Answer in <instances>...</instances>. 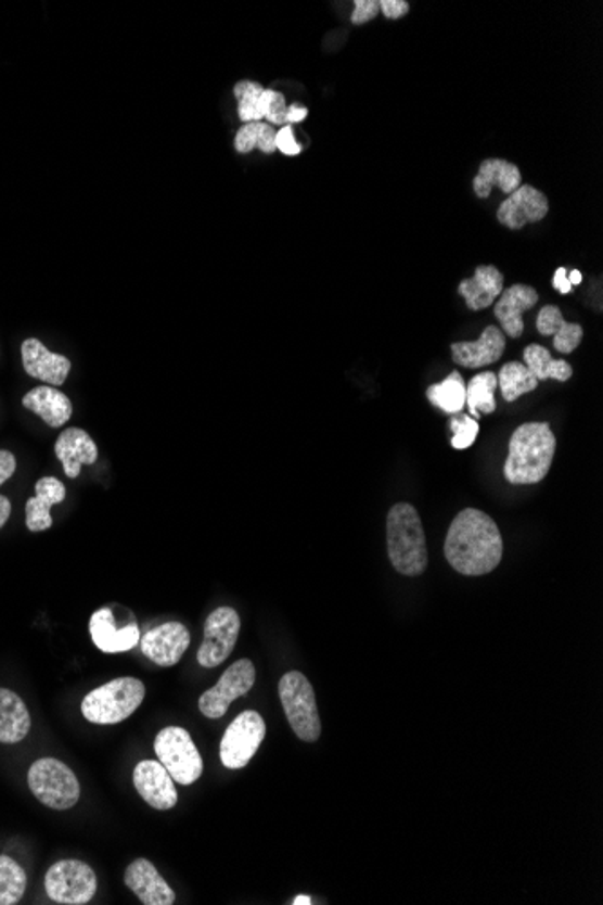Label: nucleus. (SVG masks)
Returning <instances> with one entry per match:
<instances>
[{
    "mask_svg": "<svg viewBox=\"0 0 603 905\" xmlns=\"http://www.w3.org/2000/svg\"><path fill=\"white\" fill-rule=\"evenodd\" d=\"M445 557L461 575L480 577L493 572L502 559V535L496 521L475 508L459 512L448 528Z\"/></svg>",
    "mask_w": 603,
    "mask_h": 905,
    "instance_id": "f257e3e1",
    "label": "nucleus"
},
{
    "mask_svg": "<svg viewBox=\"0 0 603 905\" xmlns=\"http://www.w3.org/2000/svg\"><path fill=\"white\" fill-rule=\"evenodd\" d=\"M556 439L550 423H524L513 432L504 475L512 485H535L544 480L555 458Z\"/></svg>",
    "mask_w": 603,
    "mask_h": 905,
    "instance_id": "f03ea898",
    "label": "nucleus"
},
{
    "mask_svg": "<svg viewBox=\"0 0 603 905\" xmlns=\"http://www.w3.org/2000/svg\"><path fill=\"white\" fill-rule=\"evenodd\" d=\"M388 559L405 577H418L428 566V550L420 513L409 502H398L387 515Z\"/></svg>",
    "mask_w": 603,
    "mask_h": 905,
    "instance_id": "7ed1b4c3",
    "label": "nucleus"
},
{
    "mask_svg": "<svg viewBox=\"0 0 603 905\" xmlns=\"http://www.w3.org/2000/svg\"><path fill=\"white\" fill-rule=\"evenodd\" d=\"M146 689L138 678H116L91 690L81 701V714L97 725H116L132 716L145 700Z\"/></svg>",
    "mask_w": 603,
    "mask_h": 905,
    "instance_id": "20e7f679",
    "label": "nucleus"
},
{
    "mask_svg": "<svg viewBox=\"0 0 603 905\" xmlns=\"http://www.w3.org/2000/svg\"><path fill=\"white\" fill-rule=\"evenodd\" d=\"M279 696L293 732L306 743H315L322 734L317 698L309 679L298 671H290L279 681Z\"/></svg>",
    "mask_w": 603,
    "mask_h": 905,
    "instance_id": "39448f33",
    "label": "nucleus"
},
{
    "mask_svg": "<svg viewBox=\"0 0 603 905\" xmlns=\"http://www.w3.org/2000/svg\"><path fill=\"white\" fill-rule=\"evenodd\" d=\"M33 795L48 808L69 810L80 799V782L69 766L54 757L35 761L27 772Z\"/></svg>",
    "mask_w": 603,
    "mask_h": 905,
    "instance_id": "423d86ee",
    "label": "nucleus"
},
{
    "mask_svg": "<svg viewBox=\"0 0 603 905\" xmlns=\"http://www.w3.org/2000/svg\"><path fill=\"white\" fill-rule=\"evenodd\" d=\"M157 761L167 768L174 782L194 785L203 774V757L189 730L181 727L163 728L154 741Z\"/></svg>",
    "mask_w": 603,
    "mask_h": 905,
    "instance_id": "0eeeda50",
    "label": "nucleus"
},
{
    "mask_svg": "<svg viewBox=\"0 0 603 905\" xmlns=\"http://www.w3.org/2000/svg\"><path fill=\"white\" fill-rule=\"evenodd\" d=\"M46 893L56 904L84 905L97 895L98 879L94 869L84 861H59L46 874Z\"/></svg>",
    "mask_w": 603,
    "mask_h": 905,
    "instance_id": "6e6552de",
    "label": "nucleus"
},
{
    "mask_svg": "<svg viewBox=\"0 0 603 905\" xmlns=\"http://www.w3.org/2000/svg\"><path fill=\"white\" fill-rule=\"evenodd\" d=\"M265 738V717L260 716L259 712L244 711L243 714H239L222 736L219 749L222 765L227 766L228 770L244 768L257 754Z\"/></svg>",
    "mask_w": 603,
    "mask_h": 905,
    "instance_id": "1a4fd4ad",
    "label": "nucleus"
},
{
    "mask_svg": "<svg viewBox=\"0 0 603 905\" xmlns=\"http://www.w3.org/2000/svg\"><path fill=\"white\" fill-rule=\"evenodd\" d=\"M257 671L254 663L243 658L232 663L211 689L200 698V711L208 719H219L227 714L233 701L248 694L255 685Z\"/></svg>",
    "mask_w": 603,
    "mask_h": 905,
    "instance_id": "9d476101",
    "label": "nucleus"
},
{
    "mask_svg": "<svg viewBox=\"0 0 603 905\" xmlns=\"http://www.w3.org/2000/svg\"><path fill=\"white\" fill-rule=\"evenodd\" d=\"M241 616L232 608H219L205 622V636L197 651V662L214 668L227 662L238 643Z\"/></svg>",
    "mask_w": 603,
    "mask_h": 905,
    "instance_id": "9b49d317",
    "label": "nucleus"
},
{
    "mask_svg": "<svg viewBox=\"0 0 603 905\" xmlns=\"http://www.w3.org/2000/svg\"><path fill=\"white\" fill-rule=\"evenodd\" d=\"M141 652L159 667H174L189 651L190 633L179 622H167L140 638Z\"/></svg>",
    "mask_w": 603,
    "mask_h": 905,
    "instance_id": "f8f14e48",
    "label": "nucleus"
},
{
    "mask_svg": "<svg viewBox=\"0 0 603 905\" xmlns=\"http://www.w3.org/2000/svg\"><path fill=\"white\" fill-rule=\"evenodd\" d=\"M550 203L539 189L531 184H521L515 192L502 201L497 212V219L502 227L521 230L529 222H539L548 216Z\"/></svg>",
    "mask_w": 603,
    "mask_h": 905,
    "instance_id": "ddd939ff",
    "label": "nucleus"
},
{
    "mask_svg": "<svg viewBox=\"0 0 603 905\" xmlns=\"http://www.w3.org/2000/svg\"><path fill=\"white\" fill-rule=\"evenodd\" d=\"M134 787L152 808L172 810L178 804V790L167 768L159 761H141L134 768Z\"/></svg>",
    "mask_w": 603,
    "mask_h": 905,
    "instance_id": "4468645a",
    "label": "nucleus"
},
{
    "mask_svg": "<svg viewBox=\"0 0 603 905\" xmlns=\"http://www.w3.org/2000/svg\"><path fill=\"white\" fill-rule=\"evenodd\" d=\"M21 353L24 371L29 377L48 383L51 387L64 385L65 380L69 377L70 367H73L69 358L59 355V353H51L40 340H24Z\"/></svg>",
    "mask_w": 603,
    "mask_h": 905,
    "instance_id": "2eb2a0df",
    "label": "nucleus"
},
{
    "mask_svg": "<svg viewBox=\"0 0 603 905\" xmlns=\"http://www.w3.org/2000/svg\"><path fill=\"white\" fill-rule=\"evenodd\" d=\"M89 633H91L94 646L107 654L127 652L140 643V627L136 622L119 627L114 620L113 611L108 608L98 609L89 620Z\"/></svg>",
    "mask_w": 603,
    "mask_h": 905,
    "instance_id": "dca6fc26",
    "label": "nucleus"
},
{
    "mask_svg": "<svg viewBox=\"0 0 603 905\" xmlns=\"http://www.w3.org/2000/svg\"><path fill=\"white\" fill-rule=\"evenodd\" d=\"M125 884L145 905H172L176 893L156 866L146 858H136L125 871Z\"/></svg>",
    "mask_w": 603,
    "mask_h": 905,
    "instance_id": "f3484780",
    "label": "nucleus"
},
{
    "mask_svg": "<svg viewBox=\"0 0 603 905\" xmlns=\"http://www.w3.org/2000/svg\"><path fill=\"white\" fill-rule=\"evenodd\" d=\"M54 454L64 464V474L69 480H76L80 475L81 467L97 463L98 447L84 429L69 426L54 443Z\"/></svg>",
    "mask_w": 603,
    "mask_h": 905,
    "instance_id": "a211bd4d",
    "label": "nucleus"
},
{
    "mask_svg": "<svg viewBox=\"0 0 603 905\" xmlns=\"http://www.w3.org/2000/svg\"><path fill=\"white\" fill-rule=\"evenodd\" d=\"M506 349V339L501 329L488 326L479 340L475 342H456L452 344V358L458 366L466 369L490 366L501 358Z\"/></svg>",
    "mask_w": 603,
    "mask_h": 905,
    "instance_id": "6ab92c4d",
    "label": "nucleus"
},
{
    "mask_svg": "<svg viewBox=\"0 0 603 905\" xmlns=\"http://www.w3.org/2000/svg\"><path fill=\"white\" fill-rule=\"evenodd\" d=\"M539 302V293L526 284H513L506 292L501 293V298L496 304L497 320L501 322L502 331L510 339H518L524 333L523 315Z\"/></svg>",
    "mask_w": 603,
    "mask_h": 905,
    "instance_id": "aec40b11",
    "label": "nucleus"
},
{
    "mask_svg": "<svg viewBox=\"0 0 603 905\" xmlns=\"http://www.w3.org/2000/svg\"><path fill=\"white\" fill-rule=\"evenodd\" d=\"M67 490L64 483L56 477H42L35 485V497L26 502V526L29 532H46L53 526L51 508L64 502Z\"/></svg>",
    "mask_w": 603,
    "mask_h": 905,
    "instance_id": "412c9836",
    "label": "nucleus"
},
{
    "mask_svg": "<svg viewBox=\"0 0 603 905\" xmlns=\"http://www.w3.org/2000/svg\"><path fill=\"white\" fill-rule=\"evenodd\" d=\"M22 405L27 410H31L33 415H37L46 425L53 426V429L64 426L73 416L69 396H65L62 391L51 385L31 388L22 398Z\"/></svg>",
    "mask_w": 603,
    "mask_h": 905,
    "instance_id": "4be33fe9",
    "label": "nucleus"
},
{
    "mask_svg": "<svg viewBox=\"0 0 603 905\" xmlns=\"http://www.w3.org/2000/svg\"><path fill=\"white\" fill-rule=\"evenodd\" d=\"M504 292V277L496 266H477L472 279H464L459 284V295L464 298L472 311L490 307Z\"/></svg>",
    "mask_w": 603,
    "mask_h": 905,
    "instance_id": "5701e85b",
    "label": "nucleus"
},
{
    "mask_svg": "<svg viewBox=\"0 0 603 905\" xmlns=\"http://www.w3.org/2000/svg\"><path fill=\"white\" fill-rule=\"evenodd\" d=\"M523 184V176L517 165L506 160H485L474 179V192L480 200L490 197L491 190L501 189L504 194H512Z\"/></svg>",
    "mask_w": 603,
    "mask_h": 905,
    "instance_id": "b1692460",
    "label": "nucleus"
},
{
    "mask_svg": "<svg viewBox=\"0 0 603 905\" xmlns=\"http://www.w3.org/2000/svg\"><path fill=\"white\" fill-rule=\"evenodd\" d=\"M31 728L26 703L13 690L0 689V743H21Z\"/></svg>",
    "mask_w": 603,
    "mask_h": 905,
    "instance_id": "393cba45",
    "label": "nucleus"
},
{
    "mask_svg": "<svg viewBox=\"0 0 603 905\" xmlns=\"http://www.w3.org/2000/svg\"><path fill=\"white\" fill-rule=\"evenodd\" d=\"M524 366L534 372L537 380H556L567 382L573 377L572 364L566 360H555L550 350L539 344H531L524 349Z\"/></svg>",
    "mask_w": 603,
    "mask_h": 905,
    "instance_id": "a878e982",
    "label": "nucleus"
},
{
    "mask_svg": "<svg viewBox=\"0 0 603 905\" xmlns=\"http://www.w3.org/2000/svg\"><path fill=\"white\" fill-rule=\"evenodd\" d=\"M426 398L434 407L447 415H458L466 405V385L458 371L450 372L441 383L431 385Z\"/></svg>",
    "mask_w": 603,
    "mask_h": 905,
    "instance_id": "bb28decb",
    "label": "nucleus"
},
{
    "mask_svg": "<svg viewBox=\"0 0 603 905\" xmlns=\"http://www.w3.org/2000/svg\"><path fill=\"white\" fill-rule=\"evenodd\" d=\"M496 388L497 377L493 372H479L477 377L470 380L469 387H466V405L474 420L479 421L480 410L486 415H491L497 409Z\"/></svg>",
    "mask_w": 603,
    "mask_h": 905,
    "instance_id": "cd10ccee",
    "label": "nucleus"
},
{
    "mask_svg": "<svg viewBox=\"0 0 603 905\" xmlns=\"http://www.w3.org/2000/svg\"><path fill=\"white\" fill-rule=\"evenodd\" d=\"M497 385H501L502 396L512 404L515 399L521 398L523 394L531 393L539 387V380L521 361H510L499 372Z\"/></svg>",
    "mask_w": 603,
    "mask_h": 905,
    "instance_id": "c85d7f7f",
    "label": "nucleus"
},
{
    "mask_svg": "<svg viewBox=\"0 0 603 905\" xmlns=\"http://www.w3.org/2000/svg\"><path fill=\"white\" fill-rule=\"evenodd\" d=\"M27 875L15 858L0 855V905H15L26 893Z\"/></svg>",
    "mask_w": 603,
    "mask_h": 905,
    "instance_id": "c756f323",
    "label": "nucleus"
},
{
    "mask_svg": "<svg viewBox=\"0 0 603 905\" xmlns=\"http://www.w3.org/2000/svg\"><path fill=\"white\" fill-rule=\"evenodd\" d=\"M255 149H260L265 154H273L277 151L275 130L270 124L252 122L239 129L235 136V151L239 154H249Z\"/></svg>",
    "mask_w": 603,
    "mask_h": 905,
    "instance_id": "7c9ffc66",
    "label": "nucleus"
},
{
    "mask_svg": "<svg viewBox=\"0 0 603 905\" xmlns=\"http://www.w3.org/2000/svg\"><path fill=\"white\" fill-rule=\"evenodd\" d=\"M262 92L265 87L260 86L259 81L241 80L233 87V94L239 102V118L243 119L244 124L262 122L259 111Z\"/></svg>",
    "mask_w": 603,
    "mask_h": 905,
    "instance_id": "2f4dec72",
    "label": "nucleus"
},
{
    "mask_svg": "<svg viewBox=\"0 0 603 905\" xmlns=\"http://www.w3.org/2000/svg\"><path fill=\"white\" fill-rule=\"evenodd\" d=\"M260 118L268 119L271 125H286V98L273 89H265L260 97Z\"/></svg>",
    "mask_w": 603,
    "mask_h": 905,
    "instance_id": "473e14b6",
    "label": "nucleus"
},
{
    "mask_svg": "<svg viewBox=\"0 0 603 905\" xmlns=\"http://www.w3.org/2000/svg\"><path fill=\"white\" fill-rule=\"evenodd\" d=\"M450 429H452V447L458 450L472 447L475 437L479 434V421L474 420L470 415H463L461 418H452L450 420Z\"/></svg>",
    "mask_w": 603,
    "mask_h": 905,
    "instance_id": "72a5a7b5",
    "label": "nucleus"
},
{
    "mask_svg": "<svg viewBox=\"0 0 603 905\" xmlns=\"http://www.w3.org/2000/svg\"><path fill=\"white\" fill-rule=\"evenodd\" d=\"M553 336H555L553 339L555 349L562 355H569L577 349L578 345L582 344L583 329L580 323L564 322V326Z\"/></svg>",
    "mask_w": 603,
    "mask_h": 905,
    "instance_id": "f704fd0d",
    "label": "nucleus"
},
{
    "mask_svg": "<svg viewBox=\"0 0 603 905\" xmlns=\"http://www.w3.org/2000/svg\"><path fill=\"white\" fill-rule=\"evenodd\" d=\"M564 322L566 320L562 317V311L559 307L544 306L540 309L539 317H537V329L544 336H550V334L553 336L564 326Z\"/></svg>",
    "mask_w": 603,
    "mask_h": 905,
    "instance_id": "c9c22d12",
    "label": "nucleus"
},
{
    "mask_svg": "<svg viewBox=\"0 0 603 905\" xmlns=\"http://www.w3.org/2000/svg\"><path fill=\"white\" fill-rule=\"evenodd\" d=\"M277 151H281L286 156H298L302 152V146L295 140V130L290 125H284L275 135Z\"/></svg>",
    "mask_w": 603,
    "mask_h": 905,
    "instance_id": "e433bc0d",
    "label": "nucleus"
},
{
    "mask_svg": "<svg viewBox=\"0 0 603 905\" xmlns=\"http://www.w3.org/2000/svg\"><path fill=\"white\" fill-rule=\"evenodd\" d=\"M377 13H380V2L377 0H356L355 11L350 15V21L356 26H360V24H367V22L372 21Z\"/></svg>",
    "mask_w": 603,
    "mask_h": 905,
    "instance_id": "4c0bfd02",
    "label": "nucleus"
},
{
    "mask_svg": "<svg viewBox=\"0 0 603 905\" xmlns=\"http://www.w3.org/2000/svg\"><path fill=\"white\" fill-rule=\"evenodd\" d=\"M380 10L383 11V15L387 16V18H399V16L407 15L410 10V4L407 0H382L380 2Z\"/></svg>",
    "mask_w": 603,
    "mask_h": 905,
    "instance_id": "58836bf2",
    "label": "nucleus"
},
{
    "mask_svg": "<svg viewBox=\"0 0 603 905\" xmlns=\"http://www.w3.org/2000/svg\"><path fill=\"white\" fill-rule=\"evenodd\" d=\"M16 458L10 450H0V485H4L11 475L15 474Z\"/></svg>",
    "mask_w": 603,
    "mask_h": 905,
    "instance_id": "ea45409f",
    "label": "nucleus"
},
{
    "mask_svg": "<svg viewBox=\"0 0 603 905\" xmlns=\"http://www.w3.org/2000/svg\"><path fill=\"white\" fill-rule=\"evenodd\" d=\"M553 286L559 290L561 293H569L572 292V284L567 281V270L566 268H559L555 271V277H553Z\"/></svg>",
    "mask_w": 603,
    "mask_h": 905,
    "instance_id": "a19ab883",
    "label": "nucleus"
},
{
    "mask_svg": "<svg viewBox=\"0 0 603 905\" xmlns=\"http://www.w3.org/2000/svg\"><path fill=\"white\" fill-rule=\"evenodd\" d=\"M307 109L302 107L298 103H293L287 107L286 124H298L302 119H306Z\"/></svg>",
    "mask_w": 603,
    "mask_h": 905,
    "instance_id": "79ce46f5",
    "label": "nucleus"
},
{
    "mask_svg": "<svg viewBox=\"0 0 603 905\" xmlns=\"http://www.w3.org/2000/svg\"><path fill=\"white\" fill-rule=\"evenodd\" d=\"M11 515V501L8 497L0 496V528L8 523Z\"/></svg>",
    "mask_w": 603,
    "mask_h": 905,
    "instance_id": "37998d69",
    "label": "nucleus"
},
{
    "mask_svg": "<svg viewBox=\"0 0 603 905\" xmlns=\"http://www.w3.org/2000/svg\"><path fill=\"white\" fill-rule=\"evenodd\" d=\"M567 281H569V284H572V286H578V284L582 282V273H580V271L578 270H573L572 273L567 276Z\"/></svg>",
    "mask_w": 603,
    "mask_h": 905,
    "instance_id": "c03bdc74",
    "label": "nucleus"
},
{
    "mask_svg": "<svg viewBox=\"0 0 603 905\" xmlns=\"http://www.w3.org/2000/svg\"><path fill=\"white\" fill-rule=\"evenodd\" d=\"M293 904H295V905H302V904L309 905V904H311V898H309V896H297V898H295V902H293Z\"/></svg>",
    "mask_w": 603,
    "mask_h": 905,
    "instance_id": "a18cd8bd",
    "label": "nucleus"
}]
</instances>
